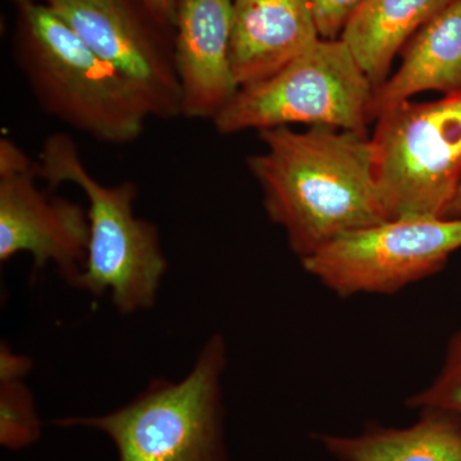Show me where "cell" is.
Returning <instances> with one entry per match:
<instances>
[{
    "instance_id": "cell-1",
    "label": "cell",
    "mask_w": 461,
    "mask_h": 461,
    "mask_svg": "<svg viewBox=\"0 0 461 461\" xmlns=\"http://www.w3.org/2000/svg\"><path fill=\"white\" fill-rule=\"evenodd\" d=\"M264 151L248 158L273 223L300 259L345 233L390 220L373 167L371 138L312 126L259 131Z\"/></svg>"
},
{
    "instance_id": "cell-2",
    "label": "cell",
    "mask_w": 461,
    "mask_h": 461,
    "mask_svg": "<svg viewBox=\"0 0 461 461\" xmlns=\"http://www.w3.org/2000/svg\"><path fill=\"white\" fill-rule=\"evenodd\" d=\"M17 63L45 113L100 142L138 140L150 112L122 76L47 5L21 8Z\"/></svg>"
},
{
    "instance_id": "cell-3",
    "label": "cell",
    "mask_w": 461,
    "mask_h": 461,
    "mask_svg": "<svg viewBox=\"0 0 461 461\" xmlns=\"http://www.w3.org/2000/svg\"><path fill=\"white\" fill-rule=\"evenodd\" d=\"M38 173L50 187L76 185L89 202L86 260L69 285L94 296L111 294L115 309L122 314L156 304L167 259L157 227L133 213L136 185L126 181L107 186L96 180L67 133H53L45 140Z\"/></svg>"
},
{
    "instance_id": "cell-4",
    "label": "cell",
    "mask_w": 461,
    "mask_h": 461,
    "mask_svg": "<svg viewBox=\"0 0 461 461\" xmlns=\"http://www.w3.org/2000/svg\"><path fill=\"white\" fill-rule=\"evenodd\" d=\"M226 364V342L213 335L180 381L154 378L113 411L53 424L104 433L118 461H229L222 391Z\"/></svg>"
},
{
    "instance_id": "cell-5",
    "label": "cell",
    "mask_w": 461,
    "mask_h": 461,
    "mask_svg": "<svg viewBox=\"0 0 461 461\" xmlns=\"http://www.w3.org/2000/svg\"><path fill=\"white\" fill-rule=\"evenodd\" d=\"M375 86L341 39H320L286 67L240 87L213 118L221 135L293 123L366 135Z\"/></svg>"
},
{
    "instance_id": "cell-6",
    "label": "cell",
    "mask_w": 461,
    "mask_h": 461,
    "mask_svg": "<svg viewBox=\"0 0 461 461\" xmlns=\"http://www.w3.org/2000/svg\"><path fill=\"white\" fill-rule=\"evenodd\" d=\"M375 121L373 167L390 220L446 217L461 184V93L406 100Z\"/></svg>"
},
{
    "instance_id": "cell-7",
    "label": "cell",
    "mask_w": 461,
    "mask_h": 461,
    "mask_svg": "<svg viewBox=\"0 0 461 461\" xmlns=\"http://www.w3.org/2000/svg\"><path fill=\"white\" fill-rule=\"evenodd\" d=\"M461 249V218L400 217L351 230L302 259L341 297L395 294L441 271Z\"/></svg>"
},
{
    "instance_id": "cell-8",
    "label": "cell",
    "mask_w": 461,
    "mask_h": 461,
    "mask_svg": "<svg viewBox=\"0 0 461 461\" xmlns=\"http://www.w3.org/2000/svg\"><path fill=\"white\" fill-rule=\"evenodd\" d=\"M38 163L7 138L0 140V260L20 253L33 268L57 266L71 282L84 268L90 239L87 211L39 189Z\"/></svg>"
},
{
    "instance_id": "cell-9",
    "label": "cell",
    "mask_w": 461,
    "mask_h": 461,
    "mask_svg": "<svg viewBox=\"0 0 461 461\" xmlns=\"http://www.w3.org/2000/svg\"><path fill=\"white\" fill-rule=\"evenodd\" d=\"M47 5L122 76L151 117L182 115L175 50L158 41L129 0H47Z\"/></svg>"
},
{
    "instance_id": "cell-10",
    "label": "cell",
    "mask_w": 461,
    "mask_h": 461,
    "mask_svg": "<svg viewBox=\"0 0 461 461\" xmlns=\"http://www.w3.org/2000/svg\"><path fill=\"white\" fill-rule=\"evenodd\" d=\"M175 23L182 115L213 120L240 89L230 56L232 0H178Z\"/></svg>"
},
{
    "instance_id": "cell-11",
    "label": "cell",
    "mask_w": 461,
    "mask_h": 461,
    "mask_svg": "<svg viewBox=\"0 0 461 461\" xmlns=\"http://www.w3.org/2000/svg\"><path fill=\"white\" fill-rule=\"evenodd\" d=\"M320 39L311 0H232L230 56L239 87L277 74Z\"/></svg>"
},
{
    "instance_id": "cell-12",
    "label": "cell",
    "mask_w": 461,
    "mask_h": 461,
    "mask_svg": "<svg viewBox=\"0 0 461 461\" xmlns=\"http://www.w3.org/2000/svg\"><path fill=\"white\" fill-rule=\"evenodd\" d=\"M426 91L461 93V0L442 9L405 45L395 74L373 90L369 120Z\"/></svg>"
},
{
    "instance_id": "cell-13",
    "label": "cell",
    "mask_w": 461,
    "mask_h": 461,
    "mask_svg": "<svg viewBox=\"0 0 461 461\" xmlns=\"http://www.w3.org/2000/svg\"><path fill=\"white\" fill-rule=\"evenodd\" d=\"M454 0H364L342 32V41L373 86L384 83L393 58L421 27Z\"/></svg>"
},
{
    "instance_id": "cell-14",
    "label": "cell",
    "mask_w": 461,
    "mask_h": 461,
    "mask_svg": "<svg viewBox=\"0 0 461 461\" xmlns=\"http://www.w3.org/2000/svg\"><path fill=\"white\" fill-rule=\"evenodd\" d=\"M405 429L369 426L357 436L317 435L339 461H461V423L437 411H418Z\"/></svg>"
},
{
    "instance_id": "cell-15",
    "label": "cell",
    "mask_w": 461,
    "mask_h": 461,
    "mask_svg": "<svg viewBox=\"0 0 461 461\" xmlns=\"http://www.w3.org/2000/svg\"><path fill=\"white\" fill-rule=\"evenodd\" d=\"M23 375L0 377V445L23 450L39 441L41 420Z\"/></svg>"
},
{
    "instance_id": "cell-16",
    "label": "cell",
    "mask_w": 461,
    "mask_h": 461,
    "mask_svg": "<svg viewBox=\"0 0 461 461\" xmlns=\"http://www.w3.org/2000/svg\"><path fill=\"white\" fill-rule=\"evenodd\" d=\"M417 411H437L461 423V330L448 339L444 363L429 386L408 400Z\"/></svg>"
},
{
    "instance_id": "cell-17",
    "label": "cell",
    "mask_w": 461,
    "mask_h": 461,
    "mask_svg": "<svg viewBox=\"0 0 461 461\" xmlns=\"http://www.w3.org/2000/svg\"><path fill=\"white\" fill-rule=\"evenodd\" d=\"M364 0H311L321 39H338Z\"/></svg>"
},
{
    "instance_id": "cell-18",
    "label": "cell",
    "mask_w": 461,
    "mask_h": 461,
    "mask_svg": "<svg viewBox=\"0 0 461 461\" xmlns=\"http://www.w3.org/2000/svg\"><path fill=\"white\" fill-rule=\"evenodd\" d=\"M139 2L158 23H176L178 0H139Z\"/></svg>"
},
{
    "instance_id": "cell-19",
    "label": "cell",
    "mask_w": 461,
    "mask_h": 461,
    "mask_svg": "<svg viewBox=\"0 0 461 461\" xmlns=\"http://www.w3.org/2000/svg\"><path fill=\"white\" fill-rule=\"evenodd\" d=\"M445 218H461V184L459 189H457L456 195L450 206H448L447 212H446Z\"/></svg>"
},
{
    "instance_id": "cell-20",
    "label": "cell",
    "mask_w": 461,
    "mask_h": 461,
    "mask_svg": "<svg viewBox=\"0 0 461 461\" xmlns=\"http://www.w3.org/2000/svg\"><path fill=\"white\" fill-rule=\"evenodd\" d=\"M23 2H27V0H21V3H23Z\"/></svg>"
}]
</instances>
